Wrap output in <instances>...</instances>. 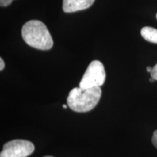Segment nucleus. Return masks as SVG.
<instances>
[{
  "mask_svg": "<svg viewBox=\"0 0 157 157\" xmlns=\"http://www.w3.org/2000/svg\"><path fill=\"white\" fill-rule=\"evenodd\" d=\"M105 68L103 63L99 60H93L88 66L79 83V87L87 89L95 87H100L105 81Z\"/></svg>",
  "mask_w": 157,
  "mask_h": 157,
  "instance_id": "7ed1b4c3",
  "label": "nucleus"
},
{
  "mask_svg": "<svg viewBox=\"0 0 157 157\" xmlns=\"http://www.w3.org/2000/svg\"><path fill=\"white\" fill-rule=\"evenodd\" d=\"M95 0H63V10L71 13L84 10L91 7Z\"/></svg>",
  "mask_w": 157,
  "mask_h": 157,
  "instance_id": "39448f33",
  "label": "nucleus"
},
{
  "mask_svg": "<svg viewBox=\"0 0 157 157\" xmlns=\"http://www.w3.org/2000/svg\"><path fill=\"white\" fill-rule=\"evenodd\" d=\"M149 80H150V82H154L155 81V80H154V78H153L152 77H151V78H150V79H149Z\"/></svg>",
  "mask_w": 157,
  "mask_h": 157,
  "instance_id": "ddd939ff",
  "label": "nucleus"
},
{
  "mask_svg": "<svg viewBox=\"0 0 157 157\" xmlns=\"http://www.w3.org/2000/svg\"><path fill=\"white\" fill-rule=\"evenodd\" d=\"M156 19H157V13H156Z\"/></svg>",
  "mask_w": 157,
  "mask_h": 157,
  "instance_id": "2eb2a0df",
  "label": "nucleus"
},
{
  "mask_svg": "<svg viewBox=\"0 0 157 157\" xmlns=\"http://www.w3.org/2000/svg\"><path fill=\"white\" fill-rule=\"evenodd\" d=\"M151 77H152L155 81H157V63L152 68V71L151 72Z\"/></svg>",
  "mask_w": 157,
  "mask_h": 157,
  "instance_id": "0eeeda50",
  "label": "nucleus"
},
{
  "mask_svg": "<svg viewBox=\"0 0 157 157\" xmlns=\"http://www.w3.org/2000/svg\"><path fill=\"white\" fill-rule=\"evenodd\" d=\"M44 157H53V156H44Z\"/></svg>",
  "mask_w": 157,
  "mask_h": 157,
  "instance_id": "4468645a",
  "label": "nucleus"
},
{
  "mask_svg": "<svg viewBox=\"0 0 157 157\" xmlns=\"http://www.w3.org/2000/svg\"><path fill=\"white\" fill-rule=\"evenodd\" d=\"M5 68V62L2 58H0V71H2Z\"/></svg>",
  "mask_w": 157,
  "mask_h": 157,
  "instance_id": "9d476101",
  "label": "nucleus"
},
{
  "mask_svg": "<svg viewBox=\"0 0 157 157\" xmlns=\"http://www.w3.org/2000/svg\"><path fill=\"white\" fill-rule=\"evenodd\" d=\"M21 35L24 42L32 48L49 50L53 46V40L46 25L42 21L31 20L23 25Z\"/></svg>",
  "mask_w": 157,
  "mask_h": 157,
  "instance_id": "f257e3e1",
  "label": "nucleus"
},
{
  "mask_svg": "<svg viewBox=\"0 0 157 157\" xmlns=\"http://www.w3.org/2000/svg\"><path fill=\"white\" fill-rule=\"evenodd\" d=\"M146 71H147V72H149V73H151V71H152V68L150 67V66H148V67L146 68Z\"/></svg>",
  "mask_w": 157,
  "mask_h": 157,
  "instance_id": "9b49d317",
  "label": "nucleus"
},
{
  "mask_svg": "<svg viewBox=\"0 0 157 157\" xmlns=\"http://www.w3.org/2000/svg\"><path fill=\"white\" fill-rule=\"evenodd\" d=\"M13 0H0V5L1 7H7L13 2Z\"/></svg>",
  "mask_w": 157,
  "mask_h": 157,
  "instance_id": "6e6552de",
  "label": "nucleus"
},
{
  "mask_svg": "<svg viewBox=\"0 0 157 157\" xmlns=\"http://www.w3.org/2000/svg\"><path fill=\"white\" fill-rule=\"evenodd\" d=\"M101 95L102 90L100 87L87 89L75 87L68 94L67 105L75 112H88L97 105Z\"/></svg>",
  "mask_w": 157,
  "mask_h": 157,
  "instance_id": "f03ea898",
  "label": "nucleus"
},
{
  "mask_svg": "<svg viewBox=\"0 0 157 157\" xmlns=\"http://www.w3.org/2000/svg\"><path fill=\"white\" fill-rule=\"evenodd\" d=\"M141 36L148 42L157 44V29L152 27H143L140 31Z\"/></svg>",
  "mask_w": 157,
  "mask_h": 157,
  "instance_id": "423d86ee",
  "label": "nucleus"
},
{
  "mask_svg": "<svg viewBox=\"0 0 157 157\" xmlns=\"http://www.w3.org/2000/svg\"><path fill=\"white\" fill-rule=\"evenodd\" d=\"M34 149V145L30 141L16 139L4 145L0 157H28Z\"/></svg>",
  "mask_w": 157,
  "mask_h": 157,
  "instance_id": "20e7f679",
  "label": "nucleus"
},
{
  "mask_svg": "<svg viewBox=\"0 0 157 157\" xmlns=\"http://www.w3.org/2000/svg\"><path fill=\"white\" fill-rule=\"evenodd\" d=\"M152 143L154 146L157 148V130L154 131L152 137Z\"/></svg>",
  "mask_w": 157,
  "mask_h": 157,
  "instance_id": "1a4fd4ad",
  "label": "nucleus"
},
{
  "mask_svg": "<svg viewBox=\"0 0 157 157\" xmlns=\"http://www.w3.org/2000/svg\"><path fill=\"white\" fill-rule=\"evenodd\" d=\"M67 107L68 105H66V104H63V109H67Z\"/></svg>",
  "mask_w": 157,
  "mask_h": 157,
  "instance_id": "f8f14e48",
  "label": "nucleus"
}]
</instances>
